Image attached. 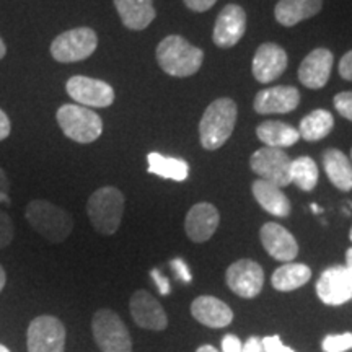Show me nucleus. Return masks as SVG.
I'll use <instances>...</instances> for the list:
<instances>
[{"label": "nucleus", "mask_w": 352, "mask_h": 352, "mask_svg": "<svg viewBox=\"0 0 352 352\" xmlns=\"http://www.w3.org/2000/svg\"><path fill=\"white\" fill-rule=\"evenodd\" d=\"M56 120L65 138L78 144L95 142L103 132L101 118L82 104H63L57 109Z\"/></svg>", "instance_id": "obj_5"}, {"label": "nucleus", "mask_w": 352, "mask_h": 352, "mask_svg": "<svg viewBox=\"0 0 352 352\" xmlns=\"http://www.w3.org/2000/svg\"><path fill=\"white\" fill-rule=\"evenodd\" d=\"M6 54H7V46H6V43H3V39L0 38V59H3Z\"/></svg>", "instance_id": "obj_45"}, {"label": "nucleus", "mask_w": 352, "mask_h": 352, "mask_svg": "<svg viewBox=\"0 0 352 352\" xmlns=\"http://www.w3.org/2000/svg\"><path fill=\"white\" fill-rule=\"evenodd\" d=\"M333 127V114L327 109H315V111L308 113L300 121L298 134H300V139H305L308 142H318V140L331 134Z\"/></svg>", "instance_id": "obj_28"}, {"label": "nucleus", "mask_w": 352, "mask_h": 352, "mask_svg": "<svg viewBox=\"0 0 352 352\" xmlns=\"http://www.w3.org/2000/svg\"><path fill=\"white\" fill-rule=\"evenodd\" d=\"M252 192L258 204L261 206L267 214L280 219H285L290 215L292 206H290L289 197L280 191V188L264 182V179H256V182L252 184Z\"/></svg>", "instance_id": "obj_23"}, {"label": "nucleus", "mask_w": 352, "mask_h": 352, "mask_svg": "<svg viewBox=\"0 0 352 352\" xmlns=\"http://www.w3.org/2000/svg\"><path fill=\"white\" fill-rule=\"evenodd\" d=\"M69 96L85 108H108L114 103L113 87L109 83L85 76L70 77L65 83Z\"/></svg>", "instance_id": "obj_10"}, {"label": "nucleus", "mask_w": 352, "mask_h": 352, "mask_svg": "<svg viewBox=\"0 0 352 352\" xmlns=\"http://www.w3.org/2000/svg\"><path fill=\"white\" fill-rule=\"evenodd\" d=\"M239 109L232 98H217L206 108L199 122V138L206 151H217L230 139Z\"/></svg>", "instance_id": "obj_2"}, {"label": "nucleus", "mask_w": 352, "mask_h": 352, "mask_svg": "<svg viewBox=\"0 0 352 352\" xmlns=\"http://www.w3.org/2000/svg\"><path fill=\"white\" fill-rule=\"evenodd\" d=\"M263 346H264V351L266 352H296L292 351L290 347H287L284 344L283 341H280V338L274 334V336H266L263 340Z\"/></svg>", "instance_id": "obj_33"}, {"label": "nucleus", "mask_w": 352, "mask_h": 352, "mask_svg": "<svg viewBox=\"0 0 352 352\" xmlns=\"http://www.w3.org/2000/svg\"><path fill=\"white\" fill-rule=\"evenodd\" d=\"M226 280L228 289L241 298H254L261 294L264 271L261 264L253 259H239L227 270Z\"/></svg>", "instance_id": "obj_11"}, {"label": "nucleus", "mask_w": 352, "mask_h": 352, "mask_svg": "<svg viewBox=\"0 0 352 352\" xmlns=\"http://www.w3.org/2000/svg\"><path fill=\"white\" fill-rule=\"evenodd\" d=\"M157 63L171 77H191L201 69L204 52L179 34L162 39L155 51Z\"/></svg>", "instance_id": "obj_1"}, {"label": "nucleus", "mask_w": 352, "mask_h": 352, "mask_svg": "<svg viewBox=\"0 0 352 352\" xmlns=\"http://www.w3.org/2000/svg\"><path fill=\"white\" fill-rule=\"evenodd\" d=\"M241 352H266L263 346V340L258 336H252L248 341L243 344V349Z\"/></svg>", "instance_id": "obj_41"}, {"label": "nucleus", "mask_w": 352, "mask_h": 352, "mask_svg": "<svg viewBox=\"0 0 352 352\" xmlns=\"http://www.w3.org/2000/svg\"><path fill=\"white\" fill-rule=\"evenodd\" d=\"M290 157L283 148L261 147L250 158V166L259 179L274 184L277 188H285L290 184Z\"/></svg>", "instance_id": "obj_9"}, {"label": "nucleus", "mask_w": 352, "mask_h": 352, "mask_svg": "<svg viewBox=\"0 0 352 352\" xmlns=\"http://www.w3.org/2000/svg\"><path fill=\"white\" fill-rule=\"evenodd\" d=\"M6 283H7V274H6V270H3L2 264H0V292H2L3 287H6Z\"/></svg>", "instance_id": "obj_42"}, {"label": "nucleus", "mask_w": 352, "mask_h": 352, "mask_svg": "<svg viewBox=\"0 0 352 352\" xmlns=\"http://www.w3.org/2000/svg\"><path fill=\"white\" fill-rule=\"evenodd\" d=\"M151 276H152L153 283H155V285H157L158 292H160V296H168L170 290H171V287H170V280L166 279V277H165L164 274H162V272L158 271V270H152Z\"/></svg>", "instance_id": "obj_35"}, {"label": "nucleus", "mask_w": 352, "mask_h": 352, "mask_svg": "<svg viewBox=\"0 0 352 352\" xmlns=\"http://www.w3.org/2000/svg\"><path fill=\"white\" fill-rule=\"evenodd\" d=\"M0 352H10V351H8V347H6L3 344H0Z\"/></svg>", "instance_id": "obj_47"}, {"label": "nucleus", "mask_w": 352, "mask_h": 352, "mask_svg": "<svg viewBox=\"0 0 352 352\" xmlns=\"http://www.w3.org/2000/svg\"><path fill=\"white\" fill-rule=\"evenodd\" d=\"M91 331L101 352H132L129 329L116 311L100 308L91 320Z\"/></svg>", "instance_id": "obj_6"}, {"label": "nucleus", "mask_w": 352, "mask_h": 352, "mask_svg": "<svg viewBox=\"0 0 352 352\" xmlns=\"http://www.w3.org/2000/svg\"><path fill=\"white\" fill-rule=\"evenodd\" d=\"M246 32V12L236 3H228L215 19L212 41L217 47L228 50L239 44Z\"/></svg>", "instance_id": "obj_13"}, {"label": "nucleus", "mask_w": 352, "mask_h": 352, "mask_svg": "<svg viewBox=\"0 0 352 352\" xmlns=\"http://www.w3.org/2000/svg\"><path fill=\"white\" fill-rule=\"evenodd\" d=\"M316 296L331 307L352 300V272L346 266H331L324 270L316 283Z\"/></svg>", "instance_id": "obj_12"}, {"label": "nucleus", "mask_w": 352, "mask_h": 352, "mask_svg": "<svg viewBox=\"0 0 352 352\" xmlns=\"http://www.w3.org/2000/svg\"><path fill=\"white\" fill-rule=\"evenodd\" d=\"M334 57L327 47H316L302 60L298 67V80L303 87L311 90H320L327 85L331 77Z\"/></svg>", "instance_id": "obj_18"}, {"label": "nucleus", "mask_w": 352, "mask_h": 352, "mask_svg": "<svg viewBox=\"0 0 352 352\" xmlns=\"http://www.w3.org/2000/svg\"><path fill=\"white\" fill-rule=\"evenodd\" d=\"M196 352H220V351H217V349H215V347H214V346L204 344V346L197 347V351H196Z\"/></svg>", "instance_id": "obj_44"}, {"label": "nucleus", "mask_w": 352, "mask_h": 352, "mask_svg": "<svg viewBox=\"0 0 352 352\" xmlns=\"http://www.w3.org/2000/svg\"><path fill=\"white\" fill-rule=\"evenodd\" d=\"M323 0H279L274 7V16L283 26H296L303 20L318 15Z\"/></svg>", "instance_id": "obj_22"}, {"label": "nucleus", "mask_w": 352, "mask_h": 352, "mask_svg": "<svg viewBox=\"0 0 352 352\" xmlns=\"http://www.w3.org/2000/svg\"><path fill=\"white\" fill-rule=\"evenodd\" d=\"M25 217L30 226L51 243H63L74 230L72 215L50 201H32L26 206Z\"/></svg>", "instance_id": "obj_3"}, {"label": "nucleus", "mask_w": 352, "mask_h": 352, "mask_svg": "<svg viewBox=\"0 0 352 352\" xmlns=\"http://www.w3.org/2000/svg\"><path fill=\"white\" fill-rule=\"evenodd\" d=\"M351 158H352V151H351Z\"/></svg>", "instance_id": "obj_49"}, {"label": "nucleus", "mask_w": 352, "mask_h": 352, "mask_svg": "<svg viewBox=\"0 0 352 352\" xmlns=\"http://www.w3.org/2000/svg\"><path fill=\"white\" fill-rule=\"evenodd\" d=\"M258 139L264 144V147L285 148L297 144L300 139L298 129L283 121H264L256 127Z\"/></svg>", "instance_id": "obj_25"}, {"label": "nucleus", "mask_w": 352, "mask_h": 352, "mask_svg": "<svg viewBox=\"0 0 352 352\" xmlns=\"http://www.w3.org/2000/svg\"><path fill=\"white\" fill-rule=\"evenodd\" d=\"M287 52L276 43H264L253 57V76L259 83H271L287 69Z\"/></svg>", "instance_id": "obj_15"}, {"label": "nucleus", "mask_w": 352, "mask_h": 352, "mask_svg": "<svg viewBox=\"0 0 352 352\" xmlns=\"http://www.w3.org/2000/svg\"><path fill=\"white\" fill-rule=\"evenodd\" d=\"M96 46H98L96 33L91 28L80 26L60 33L51 44V56L57 63L63 64L80 63L94 54Z\"/></svg>", "instance_id": "obj_7"}, {"label": "nucleus", "mask_w": 352, "mask_h": 352, "mask_svg": "<svg viewBox=\"0 0 352 352\" xmlns=\"http://www.w3.org/2000/svg\"><path fill=\"white\" fill-rule=\"evenodd\" d=\"M131 315L138 327L151 331H164L168 327V318L160 302L147 290H138L129 300Z\"/></svg>", "instance_id": "obj_14"}, {"label": "nucleus", "mask_w": 352, "mask_h": 352, "mask_svg": "<svg viewBox=\"0 0 352 352\" xmlns=\"http://www.w3.org/2000/svg\"><path fill=\"white\" fill-rule=\"evenodd\" d=\"M13 236H15V228L10 215L0 210V250L7 248L13 241Z\"/></svg>", "instance_id": "obj_31"}, {"label": "nucleus", "mask_w": 352, "mask_h": 352, "mask_svg": "<svg viewBox=\"0 0 352 352\" xmlns=\"http://www.w3.org/2000/svg\"><path fill=\"white\" fill-rule=\"evenodd\" d=\"M87 214L90 223L101 235H114L124 214V195L114 186H103L88 197Z\"/></svg>", "instance_id": "obj_4"}, {"label": "nucleus", "mask_w": 352, "mask_h": 352, "mask_svg": "<svg viewBox=\"0 0 352 352\" xmlns=\"http://www.w3.org/2000/svg\"><path fill=\"white\" fill-rule=\"evenodd\" d=\"M191 315L196 321L209 328H226L233 320L232 308L212 296L195 298L191 303Z\"/></svg>", "instance_id": "obj_20"}, {"label": "nucleus", "mask_w": 352, "mask_h": 352, "mask_svg": "<svg viewBox=\"0 0 352 352\" xmlns=\"http://www.w3.org/2000/svg\"><path fill=\"white\" fill-rule=\"evenodd\" d=\"M311 279V270L302 263H285L272 272L271 284L279 292H290L300 289Z\"/></svg>", "instance_id": "obj_26"}, {"label": "nucleus", "mask_w": 352, "mask_h": 352, "mask_svg": "<svg viewBox=\"0 0 352 352\" xmlns=\"http://www.w3.org/2000/svg\"><path fill=\"white\" fill-rule=\"evenodd\" d=\"M259 239L267 254L277 261L292 263L298 254V243L287 228L276 222L264 223L259 230Z\"/></svg>", "instance_id": "obj_17"}, {"label": "nucleus", "mask_w": 352, "mask_h": 352, "mask_svg": "<svg viewBox=\"0 0 352 352\" xmlns=\"http://www.w3.org/2000/svg\"><path fill=\"white\" fill-rule=\"evenodd\" d=\"M290 183L302 191H314L318 184V166L310 157H298L290 162Z\"/></svg>", "instance_id": "obj_29"}, {"label": "nucleus", "mask_w": 352, "mask_h": 352, "mask_svg": "<svg viewBox=\"0 0 352 352\" xmlns=\"http://www.w3.org/2000/svg\"><path fill=\"white\" fill-rule=\"evenodd\" d=\"M340 76L344 78V80L352 82V50L346 52L340 60Z\"/></svg>", "instance_id": "obj_38"}, {"label": "nucleus", "mask_w": 352, "mask_h": 352, "mask_svg": "<svg viewBox=\"0 0 352 352\" xmlns=\"http://www.w3.org/2000/svg\"><path fill=\"white\" fill-rule=\"evenodd\" d=\"M148 173L160 176L164 179H173V182H184L188 179L189 165L183 158L165 157L158 152H151L147 155Z\"/></svg>", "instance_id": "obj_27"}, {"label": "nucleus", "mask_w": 352, "mask_h": 352, "mask_svg": "<svg viewBox=\"0 0 352 352\" xmlns=\"http://www.w3.org/2000/svg\"><path fill=\"white\" fill-rule=\"evenodd\" d=\"M300 104V91L292 85L264 88L254 96L253 108L258 114H287Z\"/></svg>", "instance_id": "obj_16"}, {"label": "nucleus", "mask_w": 352, "mask_h": 352, "mask_svg": "<svg viewBox=\"0 0 352 352\" xmlns=\"http://www.w3.org/2000/svg\"><path fill=\"white\" fill-rule=\"evenodd\" d=\"M349 239H351V241H352V227H351V232H349Z\"/></svg>", "instance_id": "obj_48"}, {"label": "nucleus", "mask_w": 352, "mask_h": 352, "mask_svg": "<svg viewBox=\"0 0 352 352\" xmlns=\"http://www.w3.org/2000/svg\"><path fill=\"white\" fill-rule=\"evenodd\" d=\"M220 222V214L215 206L210 202H199L195 204L184 219V230L189 240L195 243H204L217 230Z\"/></svg>", "instance_id": "obj_19"}, {"label": "nucleus", "mask_w": 352, "mask_h": 352, "mask_svg": "<svg viewBox=\"0 0 352 352\" xmlns=\"http://www.w3.org/2000/svg\"><path fill=\"white\" fill-rule=\"evenodd\" d=\"M334 108L342 118L352 121V91H341L334 96Z\"/></svg>", "instance_id": "obj_32"}, {"label": "nucleus", "mask_w": 352, "mask_h": 352, "mask_svg": "<svg viewBox=\"0 0 352 352\" xmlns=\"http://www.w3.org/2000/svg\"><path fill=\"white\" fill-rule=\"evenodd\" d=\"M28 352H64L65 327L59 318L41 315L30 323L26 331Z\"/></svg>", "instance_id": "obj_8"}, {"label": "nucleus", "mask_w": 352, "mask_h": 352, "mask_svg": "<svg viewBox=\"0 0 352 352\" xmlns=\"http://www.w3.org/2000/svg\"><path fill=\"white\" fill-rule=\"evenodd\" d=\"M243 344L235 334H226L222 340V352H241Z\"/></svg>", "instance_id": "obj_37"}, {"label": "nucleus", "mask_w": 352, "mask_h": 352, "mask_svg": "<svg viewBox=\"0 0 352 352\" xmlns=\"http://www.w3.org/2000/svg\"><path fill=\"white\" fill-rule=\"evenodd\" d=\"M310 208H311V210H314V212H315V214H320V212H321V209H320V208H318V206H316V204H311V206H310Z\"/></svg>", "instance_id": "obj_46"}, {"label": "nucleus", "mask_w": 352, "mask_h": 352, "mask_svg": "<svg viewBox=\"0 0 352 352\" xmlns=\"http://www.w3.org/2000/svg\"><path fill=\"white\" fill-rule=\"evenodd\" d=\"M346 267L352 272V246L346 252Z\"/></svg>", "instance_id": "obj_43"}, {"label": "nucleus", "mask_w": 352, "mask_h": 352, "mask_svg": "<svg viewBox=\"0 0 352 352\" xmlns=\"http://www.w3.org/2000/svg\"><path fill=\"white\" fill-rule=\"evenodd\" d=\"M113 2L122 25L134 32H142L157 16L153 0H113Z\"/></svg>", "instance_id": "obj_21"}, {"label": "nucleus", "mask_w": 352, "mask_h": 352, "mask_svg": "<svg viewBox=\"0 0 352 352\" xmlns=\"http://www.w3.org/2000/svg\"><path fill=\"white\" fill-rule=\"evenodd\" d=\"M183 2L189 10L202 13V12H208L209 8H212L217 0H183Z\"/></svg>", "instance_id": "obj_36"}, {"label": "nucleus", "mask_w": 352, "mask_h": 352, "mask_svg": "<svg viewBox=\"0 0 352 352\" xmlns=\"http://www.w3.org/2000/svg\"><path fill=\"white\" fill-rule=\"evenodd\" d=\"M10 131H12V122L8 120L7 113L0 109V142L6 140L8 135H10Z\"/></svg>", "instance_id": "obj_40"}, {"label": "nucleus", "mask_w": 352, "mask_h": 352, "mask_svg": "<svg viewBox=\"0 0 352 352\" xmlns=\"http://www.w3.org/2000/svg\"><path fill=\"white\" fill-rule=\"evenodd\" d=\"M323 352H346L352 349V333L329 334L321 342Z\"/></svg>", "instance_id": "obj_30"}, {"label": "nucleus", "mask_w": 352, "mask_h": 352, "mask_svg": "<svg viewBox=\"0 0 352 352\" xmlns=\"http://www.w3.org/2000/svg\"><path fill=\"white\" fill-rule=\"evenodd\" d=\"M170 264H171V267H173L176 277H178L179 280H183V283H186V284L191 283L192 276H191V272H189L186 261H183L182 258H175Z\"/></svg>", "instance_id": "obj_34"}, {"label": "nucleus", "mask_w": 352, "mask_h": 352, "mask_svg": "<svg viewBox=\"0 0 352 352\" xmlns=\"http://www.w3.org/2000/svg\"><path fill=\"white\" fill-rule=\"evenodd\" d=\"M323 168L334 188L340 191H351L352 164L344 152L338 148H327L323 153Z\"/></svg>", "instance_id": "obj_24"}, {"label": "nucleus", "mask_w": 352, "mask_h": 352, "mask_svg": "<svg viewBox=\"0 0 352 352\" xmlns=\"http://www.w3.org/2000/svg\"><path fill=\"white\" fill-rule=\"evenodd\" d=\"M8 189H10V182H8V176L6 171L0 168V202L3 204H10V196H8Z\"/></svg>", "instance_id": "obj_39"}]
</instances>
